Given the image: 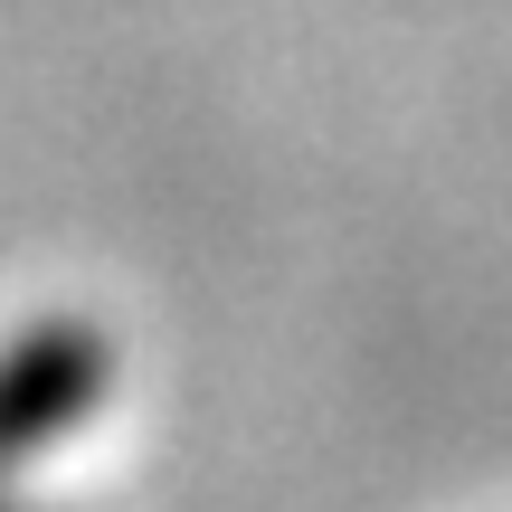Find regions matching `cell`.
I'll list each match as a JSON object with an SVG mask.
<instances>
[{
    "label": "cell",
    "mask_w": 512,
    "mask_h": 512,
    "mask_svg": "<svg viewBox=\"0 0 512 512\" xmlns=\"http://www.w3.org/2000/svg\"><path fill=\"white\" fill-rule=\"evenodd\" d=\"M105 380H114V361L86 323H38L29 342L0 351V475H19L48 446H67L95 418Z\"/></svg>",
    "instance_id": "1"
},
{
    "label": "cell",
    "mask_w": 512,
    "mask_h": 512,
    "mask_svg": "<svg viewBox=\"0 0 512 512\" xmlns=\"http://www.w3.org/2000/svg\"><path fill=\"white\" fill-rule=\"evenodd\" d=\"M0 512H19V503H10V494H0Z\"/></svg>",
    "instance_id": "2"
}]
</instances>
